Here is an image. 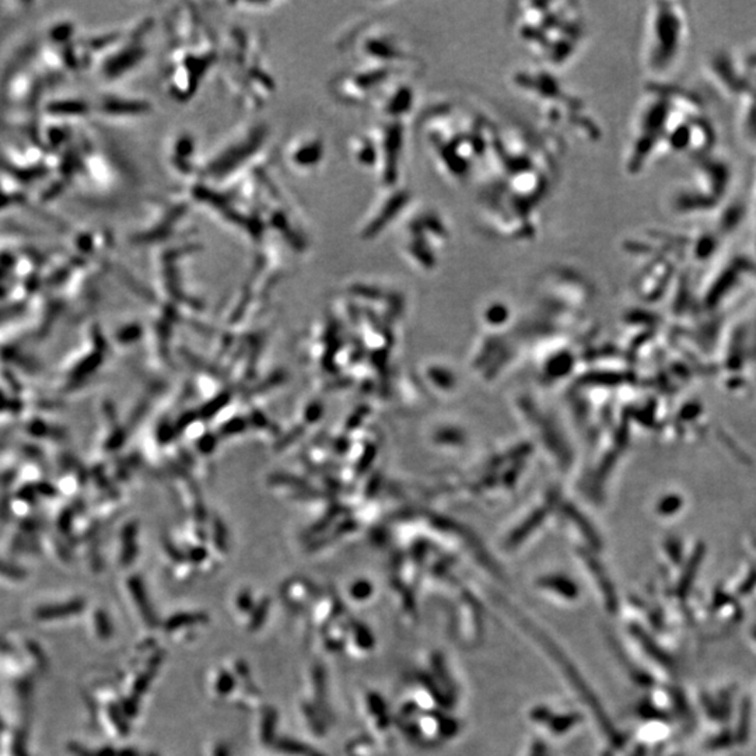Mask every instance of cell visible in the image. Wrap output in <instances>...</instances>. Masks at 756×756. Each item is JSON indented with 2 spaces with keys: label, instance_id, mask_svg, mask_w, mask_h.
<instances>
[{
  "label": "cell",
  "instance_id": "1",
  "mask_svg": "<svg viewBox=\"0 0 756 756\" xmlns=\"http://www.w3.org/2000/svg\"><path fill=\"white\" fill-rule=\"evenodd\" d=\"M170 31L166 87L174 100L187 102L219 65L220 42L211 34L203 16L191 5H181L173 10Z\"/></svg>",
  "mask_w": 756,
  "mask_h": 756
},
{
  "label": "cell",
  "instance_id": "2",
  "mask_svg": "<svg viewBox=\"0 0 756 756\" xmlns=\"http://www.w3.org/2000/svg\"><path fill=\"white\" fill-rule=\"evenodd\" d=\"M518 39L545 65L573 58L584 41V19L571 3H520L513 13Z\"/></svg>",
  "mask_w": 756,
  "mask_h": 756
},
{
  "label": "cell",
  "instance_id": "3",
  "mask_svg": "<svg viewBox=\"0 0 756 756\" xmlns=\"http://www.w3.org/2000/svg\"><path fill=\"white\" fill-rule=\"evenodd\" d=\"M226 88L248 110H259L276 91L263 46L255 32L231 27L220 44V59Z\"/></svg>",
  "mask_w": 756,
  "mask_h": 756
},
{
  "label": "cell",
  "instance_id": "4",
  "mask_svg": "<svg viewBox=\"0 0 756 756\" xmlns=\"http://www.w3.org/2000/svg\"><path fill=\"white\" fill-rule=\"evenodd\" d=\"M688 38V21L681 5H649L643 20L640 64L652 79L675 69Z\"/></svg>",
  "mask_w": 756,
  "mask_h": 756
},
{
  "label": "cell",
  "instance_id": "5",
  "mask_svg": "<svg viewBox=\"0 0 756 756\" xmlns=\"http://www.w3.org/2000/svg\"><path fill=\"white\" fill-rule=\"evenodd\" d=\"M267 140V128L252 122L227 136L207 157H202L199 181L209 185L229 184L259 163Z\"/></svg>",
  "mask_w": 756,
  "mask_h": 756
},
{
  "label": "cell",
  "instance_id": "6",
  "mask_svg": "<svg viewBox=\"0 0 756 756\" xmlns=\"http://www.w3.org/2000/svg\"><path fill=\"white\" fill-rule=\"evenodd\" d=\"M437 213L430 209L416 210L412 218L406 219L401 230L399 249L402 256L422 267L436 265L450 238V230Z\"/></svg>",
  "mask_w": 756,
  "mask_h": 756
},
{
  "label": "cell",
  "instance_id": "7",
  "mask_svg": "<svg viewBox=\"0 0 756 756\" xmlns=\"http://www.w3.org/2000/svg\"><path fill=\"white\" fill-rule=\"evenodd\" d=\"M327 157V144L315 132H304L287 142L283 149V164L297 176H311L321 169Z\"/></svg>",
  "mask_w": 756,
  "mask_h": 756
},
{
  "label": "cell",
  "instance_id": "8",
  "mask_svg": "<svg viewBox=\"0 0 756 756\" xmlns=\"http://www.w3.org/2000/svg\"><path fill=\"white\" fill-rule=\"evenodd\" d=\"M384 189L387 193L371 206L357 230V234L363 240L370 241L377 238L378 234H381L384 230L393 226L391 223L398 220L401 218V213L408 209L409 195L406 193L405 188L401 189L394 187Z\"/></svg>",
  "mask_w": 756,
  "mask_h": 756
},
{
  "label": "cell",
  "instance_id": "9",
  "mask_svg": "<svg viewBox=\"0 0 756 756\" xmlns=\"http://www.w3.org/2000/svg\"><path fill=\"white\" fill-rule=\"evenodd\" d=\"M167 160L173 173L189 187L199 181L202 158H198L196 140L192 133L181 131L171 139Z\"/></svg>",
  "mask_w": 756,
  "mask_h": 756
},
{
  "label": "cell",
  "instance_id": "10",
  "mask_svg": "<svg viewBox=\"0 0 756 756\" xmlns=\"http://www.w3.org/2000/svg\"><path fill=\"white\" fill-rule=\"evenodd\" d=\"M104 110L111 115H144L151 110V105L142 100L115 98L105 102Z\"/></svg>",
  "mask_w": 756,
  "mask_h": 756
},
{
  "label": "cell",
  "instance_id": "11",
  "mask_svg": "<svg viewBox=\"0 0 756 756\" xmlns=\"http://www.w3.org/2000/svg\"><path fill=\"white\" fill-rule=\"evenodd\" d=\"M49 110L53 111V114H83L87 110V105L82 102H75V101H70L68 104L57 102L53 104Z\"/></svg>",
  "mask_w": 756,
  "mask_h": 756
}]
</instances>
